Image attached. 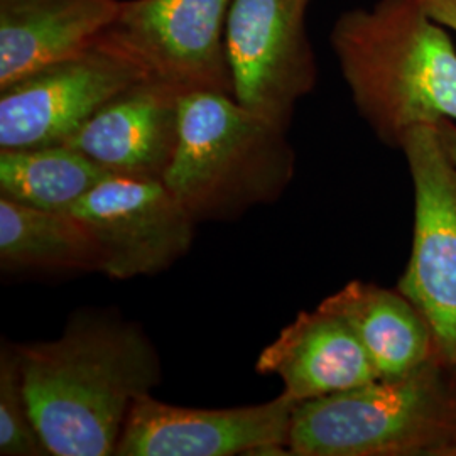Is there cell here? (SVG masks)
Masks as SVG:
<instances>
[{"instance_id": "cell-6", "label": "cell", "mask_w": 456, "mask_h": 456, "mask_svg": "<svg viewBox=\"0 0 456 456\" xmlns=\"http://www.w3.org/2000/svg\"><path fill=\"white\" fill-rule=\"evenodd\" d=\"M308 4L232 0L225 26L232 97L286 131L318 77L306 31Z\"/></svg>"}, {"instance_id": "cell-12", "label": "cell", "mask_w": 456, "mask_h": 456, "mask_svg": "<svg viewBox=\"0 0 456 456\" xmlns=\"http://www.w3.org/2000/svg\"><path fill=\"white\" fill-rule=\"evenodd\" d=\"M256 370L277 375L296 403L348 391L379 379L352 328L318 305L299 313L257 359Z\"/></svg>"}, {"instance_id": "cell-17", "label": "cell", "mask_w": 456, "mask_h": 456, "mask_svg": "<svg viewBox=\"0 0 456 456\" xmlns=\"http://www.w3.org/2000/svg\"><path fill=\"white\" fill-rule=\"evenodd\" d=\"M0 455H49L29 411L16 345L0 350Z\"/></svg>"}, {"instance_id": "cell-2", "label": "cell", "mask_w": 456, "mask_h": 456, "mask_svg": "<svg viewBox=\"0 0 456 456\" xmlns=\"http://www.w3.org/2000/svg\"><path fill=\"white\" fill-rule=\"evenodd\" d=\"M331 48L360 115L392 147L418 126L456 124V49L418 0H379L337 19Z\"/></svg>"}, {"instance_id": "cell-19", "label": "cell", "mask_w": 456, "mask_h": 456, "mask_svg": "<svg viewBox=\"0 0 456 456\" xmlns=\"http://www.w3.org/2000/svg\"><path fill=\"white\" fill-rule=\"evenodd\" d=\"M436 129L440 134L441 144L456 169V124L452 120H441Z\"/></svg>"}, {"instance_id": "cell-5", "label": "cell", "mask_w": 456, "mask_h": 456, "mask_svg": "<svg viewBox=\"0 0 456 456\" xmlns=\"http://www.w3.org/2000/svg\"><path fill=\"white\" fill-rule=\"evenodd\" d=\"M414 188V232L408 265L397 289L421 311L433 331L436 354L456 369V169L436 126L404 135Z\"/></svg>"}, {"instance_id": "cell-15", "label": "cell", "mask_w": 456, "mask_h": 456, "mask_svg": "<svg viewBox=\"0 0 456 456\" xmlns=\"http://www.w3.org/2000/svg\"><path fill=\"white\" fill-rule=\"evenodd\" d=\"M0 264L7 271L103 273V252L73 213L48 212L0 196Z\"/></svg>"}, {"instance_id": "cell-3", "label": "cell", "mask_w": 456, "mask_h": 456, "mask_svg": "<svg viewBox=\"0 0 456 456\" xmlns=\"http://www.w3.org/2000/svg\"><path fill=\"white\" fill-rule=\"evenodd\" d=\"M294 176L286 129L222 92L180 100V132L164 184L198 222L235 220L276 201Z\"/></svg>"}, {"instance_id": "cell-18", "label": "cell", "mask_w": 456, "mask_h": 456, "mask_svg": "<svg viewBox=\"0 0 456 456\" xmlns=\"http://www.w3.org/2000/svg\"><path fill=\"white\" fill-rule=\"evenodd\" d=\"M428 16L456 33V0H418Z\"/></svg>"}, {"instance_id": "cell-9", "label": "cell", "mask_w": 456, "mask_h": 456, "mask_svg": "<svg viewBox=\"0 0 456 456\" xmlns=\"http://www.w3.org/2000/svg\"><path fill=\"white\" fill-rule=\"evenodd\" d=\"M103 252L110 279L156 276L190 250L195 218L163 180L109 175L71 208Z\"/></svg>"}, {"instance_id": "cell-4", "label": "cell", "mask_w": 456, "mask_h": 456, "mask_svg": "<svg viewBox=\"0 0 456 456\" xmlns=\"http://www.w3.org/2000/svg\"><path fill=\"white\" fill-rule=\"evenodd\" d=\"M289 455L456 456V369L435 357L409 374L297 403Z\"/></svg>"}, {"instance_id": "cell-16", "label": "cell", "mask_w": 456, "mask_h": 456, "mask_svg": "<svg viewBox=\"0 0 456 456\" xmlns=\"http://www.w3.org/2000/svg\"><path fill=\"white\" fill-rule=\"evenodd\" d=\"M109 175L66 144L0 149V196L31 208L69 213Z\"/></svg>"}, {"instance_id": "cell-13", "label": "cell", "mask_w": 456, "mask_h": 456, "mask_svg": "<svg viewBox=\"0 0 456 456\" xmlns=\"http://www.w3.org/2000/svg\"><path fill=\"white\" fill-rule=\"evenodd\" d=\"M122 0H0V88L92 48Z\"/></svg>"}, {"instance_id": "cell-11", "label": "cell", "mask_w": 456, "mask_h": 456, "mask_svg": "<svg viewBox=\"0 0 456 456\" xmlns=\"http://www.w3.org/2000/svg\"><path fill=\"white\" fill-rule=\"evenodd\" d=\"M183 94L147 77L109 100L65 144L112 175L163 180L178 146Z\"/></svg>"}, {"instance_id": "cell-14", "label": "cell", "mask_w": 456, "mask_h": 456, "mask_svg": "<svg viewBox=\"0 0 456 456\" xmlns=\"http://www.w3.org/2000/svg\"><path fill=\"white\" fill-rule=\"evenodd\" d=\"M352 328L379 377H399L438 357L421 311L399 289L352 281L320 303Z\"/></svg>"}, {"instance_id": "cell-1", "label": "cell", "mask_w": 456, "mask_h": 456, "mask_svg": "<svg viewBox=\"0 0 456 456\" xmlns=\"http://www.w3.org/2000/svg\"><path fill=\"white\" fill-rule=\"evenodd\" d=\"M36 429L53 456L115 455L134 404L161 382L142 328L78 313L61 337L16 345Z\"/></svg>"}, {"instance_id": "cell-7", "label": "cell", "mask_w": 456, "mask_h": 456, "mask_svg": "<svg viewBox=\"0 0 456 456\" xmlns=\"http://www.w3.org/2000/svg\"><path fill=\"white\" fill-rule=\"evenodd\" d=\"M146 69L102 36L82 54L0 88V149L65 144Z\"/></svg>"}, {"instance_id": "cell-10", "label": "cell", "mask_w": 456, "mask_h": 456, "mask_svg": "<svg viewBox=\"0 0 456 456\" xmlns=\"http://www.w3.org/2000/svg\"><path fill=\"white\" fill-rule=\"evenodd\" d=\"M297 403L284 392L264 404L181 408L141 397L129 412L117 456L289 455Z\"/></svg>"}, {"instance_id": "cell-8", "label": "cell", "mask_w": 456, "mask_h": 456, "mask_svg": "<svg viewBox=\"0 0 456 456\" xmlns=\"http://www.w3.org/2000/svg\"><path fill=\"white\" fill-rule=\"evenodd\" d=\"M232 0H122L105 37L149 77L183 92L232 95L225 26Z\"/></svg>"}]
</instances>
